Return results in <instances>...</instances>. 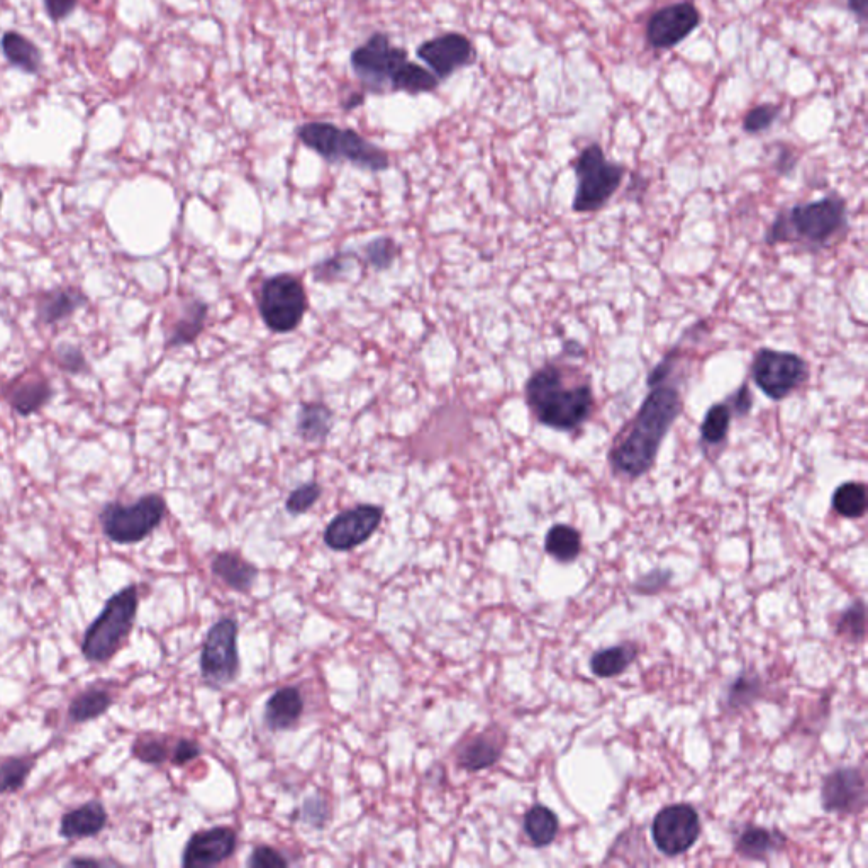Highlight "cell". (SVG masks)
<instances>
[{
    "label": "cell",
    "mask_w": 868,
    "mask_h": 868,
    "mask_svg": "<svg viewBox=\"0 0 868 868\" xmlns=\"http://www.w3.org/2000/svg\"><path fill=\"white\" fill-rule=\"evenodd\" d=\"M85 304V295L78 290L56 289L39 295L36 304L38 321L45 326H53L72 318L73 314Z\"/></svg>",
    "instance_id": "23"
},
{
    "label": "cell",
    "mask_w": 868,
    "mask_h": 868,
    "mask_svg": "<svg viewBox=\"0 0 868 868\" xmlns=\"http://www.w3.org/2000/svg\"><path fill=\"white\" fill-rule=\"evenodd\" d=\"M524 397L538 423L563 433L579 429L594 411L592 387L587 382L567 384L557 363H546L529 377Z\"/></svg>",
    "instance_id": "2"
},
{
    "label": "cell",
    "mask_w": 868,
    "mask_h": 868,
    "mask_svg": "<svg viewBox=\"0 0 868 868\" xmlns=\"http://www.w3.org/2000/svg\"><path fill=\"white\" fill-rule=\"evenodd\" d=\"M524 833L536 848L550 845L558 833L557 816L548 807H531L524 816Z\"/></svg>",
    "instance_id": "29"
},
{
    "label": "cell",
    "mask_w": 868,
    "mask_h": 868,
    "mask_svg": "<svg viewBox=\"0 0 868 868\" xmlns=\"http://www.w3.org/2000/svg\"><path fill=\"white\" fill-rule=\"evenodd\" d=\"M504 743H506V736L496 729H487L480 735L468 738L458 748V765L468 772H479L492 767L501 758Z\"/></svg>",
    "instance_id": "18"
},
{
    "label": "cell",
    "mask_w": 868,
    "mask_h": 868,
    "mask_svg": "<svg viewBox=\"0 0 868 868\" xmlns=\"http://www.w3.org/2000/svg\"><path fill=\"white\" fill-rule=\"evenodd\" d=\"M350 62L363 87L373 92H385L387 87L390 89L397 72L409 62V56L404 48L392 45L387 34L375 33L365 45L353 50Z\"/></svg>",
    "instance_id": "10"
},
{
    "label": "cell",
    "mask_w": 868,
    "mask_h": 868,
    "mask_svg": "<svg viewBox=\"0 0 868 868\" xmlns=\"http://www.w3.org/2000/svg\"><path fill=\"white\" fill-rule=\"evenodd\" d=\"M33 767V758H4L0 762V794H12V792L21 791Z\"/></svg>",
    "instance_id": "35"
},
{
    "label": "cell",
    "mask_w": 868,
    "mask_h": 868,
    "mask_svg": "<svg viewBox=\"0 0 868 868\" xmlns=\"http://www.w3.org/2000/svg\"><path fill=\"white\" fill-rule=\"evenodd\" d=\"M865 779L857 768H840L824 779L823 806L831 813H858L865 806Z\"/></svg>",
    "instance_id": "17"
},
{
    "label": "cell",
    "mask_w": 868,
    "mask_h": 868,
    "mask_svg": "<svg viewBox=\"0 0 868 868\" xmlns=\"http://www.w3.org/2000/svg\"><path fill=\"white\" fill-rule=\"evenodd\" d=\"M297 136L302 145L316 151L328 162H348L370 172H384L390 167L389 155L353 129L314 121L302 124L301 128L297 129Z\"/></svg>",
    "instance_id": "4"
},
{
    "label": "cell",
    "mask_w": 868,
    "mask_h": 868,
    "mask_svg": "<svg viewBox=\"0 0 868 868\" xmlns=\"http://www.w3.org/2000/svg\"><path fill=\"white\" fill-rule=\"evenodd\" d=\"M201 674L204 682L212 687H226L238 679V623L234 619H219L207 631L201 653Z\"/></svg>",
    "instance_id": "11"
},
{
    "label": "cell",
    "mask_w": 868,
    "mask_h": 868,
    "mask_svg": "<svg viewBox=\"0 0 868 868\" xmlns=\"http://www.w3.org/2000/svg\"><path fill=\"white\" fill-rule=\"evenodd\" d=\"M419 60H423L431 72L440 78L451 77L453 73L475 62L477 53L473 43L460 33H446L429 39L418 48Z\"/></svg>",
    "instance_id": "15"
},
{
    "label": "cell",
    "mask_w": 868,
    "mask_h": 868,
    "mask_svg": "<svg viewBox=\"0 0 868 868\" xmlns=\"http://www.w3.org/2000/svg\"><path fill=\"white\" fill-rule=\"evenodd\" d=\"M701 24L694 2H677L651 14L646 23V41L653 50H672L689 38Z\"/></svg>",
    "instance_id": "13"
},
{
    "label": "cell",
    "mask_w": 868,
    "mask_h": 868,
    "mask_svg": "<svg viewBox=\"0 0 868 868\" xmlns=\"http://www.w3.org/2000/svg\"><path fill=\"white\" fill-rule=\"evenodd\" d=\"M106 824V807L99 801H90L63 816L60 835L67 840L92 838L99 835L106 828Z\"/></svg>",
    "instance_id": "21"
},
{
    "label": "cell",
    "mask_w": 868,
    "mask_h": 868,
    "mask_svg": "<svg viewBox=\"0 0 868 868\" xmlns=\"http://www.w3.org/2000/svg\"><path fill=\"white\" fill-rule=\"evenodd\" d=\"M833 507L843 518H862L867 512V487L860 482L840 485L833 496Z\"/></svg>",
    "instance_id": "34"
},
{
    "label": "cell",
    "mask_w": 868,
    "mask_h": 868,
    "mask_svg": "<svg viewBox=\"0 0 868 868\" xmlns=\"http://www.w3.org/2000/svg\"><path fill=\"white\" fill-rule=\"evenodd\" d=\"M323 494L321 485L316 482L299 485L297 489L290 492L287 501H285V509L292 516H301L304 512L311 511L312 507L316 506L319 497Z\"/></svg>",
    "instance_id": "37"
},
{
    "label": "cell",
    "mask_w": 868,
    "mask_h": 868,
    "mask_svg": "<svg viewBox=\"0 0 868 868\" xmlns=\"http://www.w3.org/2000/svg\"><path fill=\"white\" fill-rule=\"evenodd\" d=\"M167 514V502L158 494H148L133 502H111L101 512L104 535L117 545L140 543L155 531Z\"/></svg>",
    "instance_id": "7"
},
{
    "label": "cell",
    "mask_w": 868,
    "mask_h": 868,
    "mask_svg": "<svg viewBox=\"0 0 868 868\" xmlns=\"http://www.w3.org/2000/svg\"><path fill=\"white\" fill-rule=\"evenodd\" d=\"M0 206H2V190H0Z\"/></svg>",
    "instance_id": "50"
},
{
    "label": "cell",
    "mask_w": 868,
    "mask_h": 868,
    "mask_svg": "<svg viewBox=\"0 0 868 868\" xmlns=\"http://www.w3.org/2000/svg\"><path fill=\"white\" fill-rule=\"evenodd\" d=\"M784 836L777 831H768L765 828H748L743 831L740 840L736 843V850L741 857L748 860H760L767 858L777 848L784 845Z\"/></svg>",
    "instance_id": "27"
},
{
    "label": "cell",
    "mask_w": 868,
    "mask_h": 868,
    "mask_svg": "<svg viewBox=\"0 0 868 868\" xmlns=\"http://www.w3.org/2000/svg\"><path fill=\"white\" fill-rule=\"evenodd\" d=\"M246 865L251 868H279L287 867L289 860L272 846L262 845L256 846L255 850L251 852L250 858L246 860Z\"/></svg>",
    "instance_id": "43"
},
{
    "label": "cell",
    "mask_w": 868,
    "mask_h": 868,
    "mask_svg": "<svg viewBox=\"0 0 868 868\" xmlns=\"http://www.w3.org/2000/svg\"><path fill=\"white\" fill-rule=\"evenodd\" d=\"M728 404L733 414H738V416H746L748 412L752 411L753 397L750 385H741L740 389L736 390L735 394L729 397Z\"/></svg>",
    "instance_id": "47"
},
{
    "label": "cell",
    "mask_w": 868,
    "mask_h": 868,
    "mask_svg": "<svg viewBox=\"0 0 868 868\" xmlns=\"http://www.w3.org/2000/svg\"><path fill=\"white\" fill-rule=\"evenodd\" d=\"M2 51L14 67L21 68L28 73L38 72L39 65H41V51L31 39L24 38L23 34H4Z\"/></svg>",
    "instance_id": "28"
},
{
    "label": "cell",
    "mask_w": 868,
    "mask_h": 868,
    "mask_svg": "<svg viewBox=\"0 0 868 868\" xmlns=\"http://www.w3.org/2000/svg\"><path fill=\"white\" fill-rule=\"evenodd\" d=\"M684 411L679 389L658 384L650 387L648 396L629 424L623 440L609 451L614 473L635 480L650 472L657 462L658 451Z\"/></svg>",
    "instance_id": "1"
},
{
    "label": "cell",
    "mask_w": 868,
    "mask_h": 868,
    "mask_svg": "<svg viewBox=\"0 0 868 868\" xmlns=\"http://www.w3.org/2000/svg\"><path fill=\"white\" fill-rule=\"evenodd\" d=\"M263 323L272 333L287 334L299 328L307 312V294L299 277L280 273L265 280L258 295Z\"/></svg>",
    "instance_id": "8"
},
{
    "label": "cell",
    "mask_w": 868,
    "mask_h": 868,
    "mask_svg": "<svg viewBox=\"0 0 868 868\" xmlns=\"http://www.w3.org/2000/svg\"><path fill=\"white\" fill-rule=\"evenodd\" d=\"M838 633L848 640L862 641L865 636V607L862 602H855L846 609L838 623Z\"/></svg>",
    "instance_id": "39"
},
{
    "label": "cell",
    "mask_w": 868,
    "mask_h": 868,
    "mask_svg": "<svg viewBox=\"0 0 868 868\" xmlns=\"http://www.w3.org/2000/svg\"><path fill=\"white\" fill-rule=\"evenodd\" d=\"M212 574L236 592H248L258 577V568L241 557L240 553H217L211 563Z\"/></svg>",
    "instance_id": "22"
},
{
    "label": "cell",
    "mask_w": 868,
    "mask_h": 868,
    "mask_svg": "<svg viewBox=\"0 0 868 868\" xmlns=\"http://www.w3.org/2000/svg\"><path fill=\"white\" fill-rule=\"evenodd\" d=\"M140 596L136 585H128L106 602L92 621L82 641V655L90 663H106L116 655L133 629Z\"/></svg>",
    "instance_id": "5"
},
{
    "label": "cell",
    "mask_w": 868,
    "mask_h": 868,
    "mask_svg": "<svg viewBox=\"0 0 868 868\" xmlns=\"http://www.w3.org/2000/svg\"><path fill=\"white\" fill-rule=\"evenodd\" d=\"M53 390L50 382L43 377L17 379L7 385L6 399L19 416H31L48 404Z\"/></svg>",
    "instance_id": "20"
},
{
    "label": "cell",
    "mask_w": 868,
    "mask_h": 868,
    "mask_svg": "<svg viewBox=\"0 0 868 868\" xmlns=\"http://www.w3.org/2000/svg\"><path fill=\"white\" fill-rule=\"evenodd\" d=\"M384 518V509L360 504L343 511L324 529V543L334 551H350L372 538Z\"/></svg>",
    "instance_id": "14"
},
{
    "label": "cell",
    "mask_w": 868,
    "mask_h": 868,
    "mask_svg": "<svg viewBox=\"0 0 868 868\" xmlns=\"http://www.w3.org/2000/svg\"><path fill=\"white\" fill-rule=\"evenodd\" d=\"M651 835L658 850L668 857L687 852L701 835V821L696 809L687 804L665 807L651 826Z\"/></svg>",
    "instance_id": "12"
},
{
    "label": "cell",
    "mask_w": 868,
    "mask_h": 868,
    "mask_svg": "<svg viewBox=\"0 0 868 868\" xmlns=\"http://www.w3.org/2000/svg\"><path fill=\"white\" fill-rule=\"evenodd\" d=\"M848 224V209L840 195H826L819 201L797 204L779 212L765 234V243H802L809 248H824Z\"/></svg>",
    "instance_id": "3"
},
{
    "label": "cell",
    "mask_w": 868,
    "mask_h": 868,
    "mask_svg": "<svg viewBox=\"0 0 868 868\" xmlns=\"http://www.w3.org/2000/svg\"><path fill=\"white\" fill-rule=\"evenodd\" d=\"M304 713V697L297 687H282L275 690L265 704V724L270 731H285L294 728Z\"/></svg>",
    "instance_id": "19"
},
{
    "label": "cell",
    "mask_w": 868,
    "mask_h": 868,
    "mask_svg": "<svg viewBox=\"0 0 868 868\" xmlns=\"http://www.w3.org/2000/svg\"><path fill=\"white\" fill-rule=\"evenodd\" d=\"M545 548L558 562H574L582 550V538L577 529L568 524H557L548 531Z\"/></svg>",
    "instance_id": "30"
},
{
    "label": "cell",
    "mask_w": 868,
    "mask_h": 868,
    "mask_svg": "<svg viewBox=\"0 0 868 868\" xmlns=\"http://www.w3.org/2000/svg\"><path fill=\"white\" fill-rule=\"evenodd\" d=\"M112 696L104 689H89L78 694L70 704L68 716L73 723H87L99 718L111 707Z\"/></svg>",
    "instance_id": "33"
},
{
    "label": "cell",
    "mask_w": 868,
    "mask_h": 868,
    "mask_svg": "<svg viewBox=\"0 0 868 868\" xmlns=\"http://www.w3.org/2000/svg\"><path fill=\"white\" fill-rule=\"evenodd\" d=\"M207 312L209 306L206 302L190 299L168 333L167 348L192 345L206 326Z\"/></svg>",
    "instance_id": "24"
},
{
    "label": "cell",
    "mask_w": 868,
    "mask_h": 868,
    "mask_svg": "<svg viewBox=\"0 0 868 868\" xmlns=\"http://www.w3.org/2000/svg\"><path fill=\"white\" fill-rule=\"evenodd\" d=\"M238 846V835L233 828L216 826L211 830L197 831L187 841L182 853V865L187 868L214 867L233 857Z\"/></svg>",
    "instance_id": "16"
},
{
    "label": "cell",
    "mask_w": 868,
    "mask_h": 868,
    "mask_svg": "<svg viewBox=\"0 0 868 868\" xmlns=\"http://www.w3.org/2000/svg\"><path fill=\"white\" fill-rule=\"evenodd\" d=\"M397 256H399V245L392 238H387V236L370 241L363 248L365 262L373 270H377V272H384L387 268L392 267V263L396 262Z\"/></svg>",
    "instance_id": "36"
},
{
    "label": "cell",
    "mask_w": 868,
    "mask_h": 868,
    "mask_svg": "<svg viewBox=\"0 0 868 868\" xmlns=\"http://www.w3.org/2000/svg\"><path fill=\"white\" fill-rule=\"evenodd\" d=\"M438 85H440V78L436 77L433 72L419 67L416 63L407 62L392 80L390 90L418 95L424 94V92H433V90L438 89Z\"/></svg>",
    "instance_id": "31"
},
{
    "label": "cell",
    "mask_w": 868,
    "mask_h": 868,
    "mask_svg": "<svg viewBox=\"0 0 868 868\" xmlns=\"http://www.w3.org/2000/svg\"><path fill=\"white\" fill-rule=\"evenodd\" d=\"M636 655H638V651L633 645L611 646V648L597 651L590 660V668L597 677L611 679V677L623 674L624 670H628L629 665L635 662Z\"/></svg>",
    "instance_id": "26"
},
{
    "label": "cell",
    "mask_w": 868,
    "mask_h": 868,
    "mask_svg": "<svg viewBox=\"0 0 868 868\" xmlns=\"http://www.w3.org/2000/svg\"><path fill=\"white\" fill-rule=\"evenodd\" d=\"M133 753L140 758L143 763H158L167 762L170 757L167 741L162 738H145V740L136 741L133 746Z\"/></svg>",
    "instance_id": "40"
},
{
    "label": "cell",
    "mask_w": 868,
    "mask_h": 868,
    "mask_svg": "<svg viewBox=\"0 0 868 868\" xmlns=\"http://www.w3.org/2000/svg\"><path fill=\"white\" fill-rule=\"evenodd\" d=\"M302 821L314 826V828H323L326 821L329 819V807L324 799L319 796H312L302 804Z\"/></svg>",
    "instance_id": "44"
},
{
    "label": "cell",
    "mask_w": 868,
    "mask_h": 868,
    "mask_svg": "<svg viewBox=\"0 0 868 868\" xmlns=\"http://www.w3.org/2000/svg\"><path fill=\"white\" fill-rule=\"evenodd\" d=\"M575 190L572 209L577 214L601 211L623 184L626 168L609 162L599 143L585 146L575 160Z\"/></svg>",
    "instance_id": "6"
},
{
    "label": "cell",
    "mask_w": 868,
    "mask_h": 868,
    "mask_svg": "<svg viewBox=\"0 0 868 868\" xmlns=\"http://www.w3.org/2000/svg\"><path fill=\"white\" fill-rule=\"evenodd\" d=\"M202 748L197 741L194 740H179L177 745L173 746L172 763L173 765H187L195 758L201 757Z\"/></svg>",
    "instance_id": "46"
},
{
    "label": "cell",
    "mask_w": 868,
    "mask_h": 868,
    "mask_svg": "<svg viewBox=\"0 0 868 868\" xmlns=\"http://www.w3.org/2000/svg\"><path fill=\"white\" fill-rule=\"evenodd\" d=\"M333 428V411L323 402H304L297 414V434L306 443H323Z\"/></svg>",
    "instance_id": "25"
},
{
    "label": "cell",
    "mask_w": 868,
    "mask_h": 868,
    "mask_svg": "<svg viewBox=\"0 0 868 868\" xmlns=\"http://www.w3.org/2000/svg\"><path fill=\"white\" fill-rule=\"evenodd\" d=\"M56 362H58V365L65 372L73 373V375L85 372L89 368L87 360H85L84 351L73 345L58 346V350H56Z\"/></svg>",
    "instance_id": "41"
},
{
    "label": "cell",
    "mask_w": 868,
    "mask_h": 868,
    "mask_svg": "<svg viewBox=\"0 0 868 868\" xmlns=\"http://www.w3.org/2000/svg\"><path fill=\"white\" fill-rule=\"evenodd\" d=\"M351 258H355V256L351 255V253H343V255H336L334 258H329L326 262L318 263L312 273H314V280H318V282H324V280H333L336 277H341L343 273L348 272V268L351 265Z\"/></svg>",
    "instance_id": "42"
},
{
    "label": "cell",
    "mask_w": 868,
    "mask_h": 868,
    "mask_svg": "<svg viewBox=\"0 0 868 868\" xmlns=\"http://www.w3.org/2000/svg\"><path fill=\"white\" fill-rule=\"evenodd\" d=\"M758 689H760L758 680L740 677L729 689V706H745L752 701L753 697L758 696Z\"/></svg>",
    "instance_id": "45"
},
{
    "label": "cell",
    "mask_w": 868,
    "mask_h": 868,
    "mask_svg": "<svg viewBox=\"0 0 868 868\" xmlns=\"http://www.w3.org/2000/svg\"><path fill=\"white\" fill-rule=\"evenodd\" d=\"M846 9L857 17L858 23L867 24L868 0H846Z\"/></svg>",
    "instance_id": "49"
},
{
    "label": "cell",
    "mask_w": 868,
    "mask_h": 868,
    "mask_svg": "<svg viewBox=\"0 0 868 868\" xmlns=\"http://www.w3.org/2000/svg\"><path fill=\"white\" fill-rule=\"evenodd\" d=\"M78 0H45L46 12L53 21H60L72 14Z\"/></svg>",
    "instance_id": "48"
},
{
    "label": "cell",
    "mask_w": 868,
    "mask_h": 868,
    "mask_svg": "<svg viewBox=\"0 0 868 868\" xmlns=\"http://www.w3.org/2000/svg\"><path fill=\"white\" fill-rule=\"evenodd\" d=\"M780 112H782V107L775 106V104H760V106L753 107L752 111L743 117V131L748 134L765 133L774 126L775 121L779 119Z\"/></svg>",
    "instance_id": "38"
},
{
    "label": "cell",
    "mask_w": 868,
    "mask_h": 868,
    "mask_svg": "<svg viewBox=\"0 0 868 868\" xmlns=\"http://www.w3.org/2000/svg\"><path fill=\"white\" fill-rule=\"evenodd\" d=\"M733 411L728 402H718L709 407L701 423V443L706 446L723 445L731 428Z\"/></svg>",
    "instance_id": "32"
},
{
    "label": "cell",
    "mask_w": 868,
    "mask_h": 868,
    "mask_svg": "<svg viewBox=\"0 0 868 868\" xmlns=\"http://www.w3.org/2000/svg\"><path fill=\"white\" fill-rule=\"evenodd\" d=\"M753 382L763 396L772 401H784L809 379L806 360L792 351L762 348L752 363Z\"/></svg>",
    "instance_id": "9"
}]
</instances>
